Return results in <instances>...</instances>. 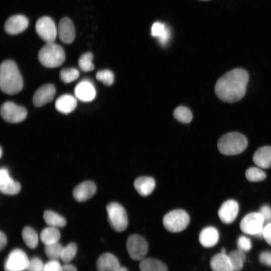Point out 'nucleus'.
<instances>
[{
    "label": "nucleus",
    "instance_id": "9",
    "mask_svg": "<svg viewBox=\"0 0 271 271\" xmlns=\"http://www.w3.org/2000/svg\"><path fill=\"white\" fill-rule=\"evenodd\" d=\"M35 29L38 36L46 43L54 42L58 35L55 23L49 17L39 18L36 23Z\"/></svg>",
    "mask_w": 271,
    "mask_h": 271
},
{
    "label": "nucleus",
    "instance_id": "35",
    "mask_svg": "<svg viewBox=\"0 0 271 271\" xmlns=\"http://www.w3.org/2000/svg\"><path fill=\"white\" fill-rule=\"evenodd\" d=\"M77 251V247L75 243L71 242L63 247L61 259L64 263H69L75 257Z\"/></svg>",
    "mask_w": 271,
    "mask_h": 271
},
{
    "label": "nucleus",
    "instance_id": "5",
    "mask_svg": "<svg viewBox=\"0 0 271 271\" xmlns=\"http://www.w3.org/2000/svg\"><path fill=\"white\" fill-rule=\"evenodd\" d=\"M108 221L112 228L116 231L125 230L128 225L126 211L121 205L117 202H111L106 206Z\"/></svg>",
    "mask_w": 271,
    "mask_h": 271
},
{
    "label": "nucleus",
    "instance_id": "1",
    "mask_svg": "<svg viewBox=\"0 0 271 271\" xmlns=\"http://www.w3.org/2000/svg\"><path fill=\"white\" fill-rule=\"evenodd\" d=\"M248 80V74L245 70L232 69L218 79L215 86V94L224 102H237L244 96Z\"/></svg>",
    "mask_w": 271,
    "mask_h": 271
},
{
    "label": "nucleus",
    "instance_id": "21",
    "mask_svg": "<svg viewBox=\"0 0 271 271\" xmlns=\"http://www.w3.org/2000/svg\"><path fill=\"white\" fill-rule=\"evenodd\" d=\"M213 271H234L228 255L220 252L213 256L210 262Z\"/></svg>",
    "mask_w": 271,
    "mask_h": 271
},
{
    "label": "nucleus",
    "instance_id": "18",
    "mask_svg": "<svg viewBox=\"0 0 271 271\" xmlns=\"http://www.w3.org/2000/svg\"><path fill=\"white\" fill-rule=\"evenodd\" d=\"M96 191L95 184L92 181H86L79 184L74 189L73 196L76 201L84 202L91 198Z\"/></svg>",
    "mask_w": 271,
    "mask_h": 271
},
{
    "label": "nucleus",
    "instance_id": "10",
    "mask_svg": "<svg viewBox=\"0 0 271 271\" xmlns=\"http://www.w3.org/2000/svg\"><path fill=\"white\" fill-rule=\"evenodd\" d=\"M1 114L2 118L7 122L19 123L26 118L27 111L23 106L13 102L7 101L1 106Z\"/></svg>",
    "mask_w": 271,
    "mask_h": 271
},
{
    "label": "nucleus",
    "instance_id": "29",
    "mask_svg": "<svg viewBox=\"0 0 271 271\" xmlns=\"http://www.w3.org/2000/svg\"><path fill=\"white\" fill-rule=\"evenodd\" d=\"M23 239L26 245L31 249L35 248L38 243V235L32 228L26 226L23 229Z\"/></svg>",
    "mask_w": 271,
    "mask_h": 271
},
{
    "label": "nucleus",
    "instance_id": "12",
    "mask_svg": "<svg viewBox=\"0 0 271 271\" xmlns=\"http://www.w3.org/2000/svg\"><path fill=\"white\" fill-rule=\"evenodd\" d=\"M28 18L22 15L10 17L5 24V30L10 35H17L24 32L29 26Z\"/></svg>",
    "mask_w": 271,
    "mask_h": 271
},
{
    "label": "nucleus",
    "instance_id": "17",
    "mask_svg": "<svg viewBox=\"0 0 271 271\" xmlns=\"http://www.w3.org/2000/svg\"><path fill=\"white\" fill-rule=\"evenodd\" d=\"M75 97L80 101L89 102L96 96V90L93 84L88 80H83L75 86Z\"/></svg>",
    "mask_w": 271,
    "mask_h": 271
},
{
    "label": "nucleus",
    "instance_id": "14",
    "mask_svg": "<svg viewBox=\"0 0 271 271\" xmlns=\"http://www.w3.org/2000/svg\"><path fill=\"white\" fill-rule=\"evenodd\" d=\"M0 190L7 195H16L21 190V185L10 177L9 171L5 168L0 170Z\"/></svg>",
    "mask_w": 271,
    "mask_h": 271
},
{
    "label": "nucleus",
    "instance_id": "46",
    "mask_svg": "<svg viewBox=\"0 0 271 271\" xmlns=\"http://www.w3.org/2000/svg\"><path fill=\"white\" fill-rule=\"evenodd\" d=\"M118 271H128V269L123 266H121Z\"/></svg>",
    "mask_w": 271,
    "mask_h": 271
},
{
    "label": "nucleus",
    "instance_id": "48",
    "mask_svg": "<svg viewBox=\"0 0 271 271\" xmlns=\"http://www.w3.org/2000/svg\"><path fill=\"white\" fill-rule=\"evenodd\" d=\"M202 1H209V0H202Z\"/></svg>",
    "mask_w": 271,
    "mask_h": 271
},
{
    "label": "nucleus",
    "instance_id": "7",
    "mask_svg": "<svg viewBox=\"0 0 271 271\" xmlns=\"http://www.w3.org/2000/svg\"><path fill=\"white\" fill-rule=\"evenodd\" d=\"M263 217L259 212H252L246 215L240 222L241 231L257 237H263L264 227Z\"/></svg>",
    "mask_w": 271,
    "mask_h": 271
},
{
    "label": "nucleus",
    "instance_id": "6",
    "mask_svg": "<svg viewBox=\"0 0 271 271\" xmlns=\"http://www.w3.org/2000/svg\"><path fill=\"white\" fill-rule=\"evenodd\" d=\"M190 217L184 210L176 209L166 214L163 217L165 228L171 232H179L184 230L189 225Z\"/></svg>",
    "mask_w": 271,
    "mask_h": 271
},
{
    "label": "nucleus",
    "instance_id": "47",
    "mask_svg": "<svg viewBox=\"0 0 271 271\" xmlns=\"http://www.w3.org/2000/svg\"><path fill=\"white\" fill-rule=\"evenodd\" d=\"M0 150H1L0 156H1V157H2V154H3L2 148H1Z\"/></svg>",
    "mask_w": 271,
    "mask_h": 271
},
{
    "label": "nucleus",
    "instance_id": "43",
    "mask_svg": "<svg viewBox=\"0 0 271 271\" xmlns=\"http://www.w3.org/2000/svg\"><path fill=\"white\" fill-rule=\"evenodd\" d=\"M263 237L271 245V222L264 225Z\"/></svg>",
    "mask_w": 271,
    "mask_h": 271
},
{
    "label": "nucleus",
    "instance_id": "44",
    "mask_svg": "<svg viewBox=\"0 0 271 271\" xmlns=\"http://www.w3.org/2000/svg\"><path fill=\"white\" fill-rule=\"evenodd\" d=\"M7 244V237L5 234L1 231L0 232V249L2 250Z\"/></svg>",
    "mask_w": 271,
    "mask_h": 271
},
{
    "label": "nucleus",
    "instance_id": "8",
    "mask_svg": "<svg viewBox=\"0 0 271 271\" xmlns=\"http://www.w3.org/2000/svg\"><path fill=\"white\" fill-rule=\"evenodd\" d=\"M126 249L132 259L142 260L145 258L148 252V244L147 240L142 236L132 234L127 239Z\"/></svg>",
    "mask_w": 271,
    "mask_h": 271
},
{
    "label": "nucleus",
    "instance_id": "16",
    "mask_svg": "<svg viewBox=\"0 0 271 271\" xmlns=\"http://www.w3.org/2000/svg\"><path fill=\"white\" fill-rule=\"evenodd\" d=\"M238 210V203L234 200H228L221 205L218 210V214L223 223L229 224L235 219Z\"/></svg>",
    "mask_w": 271,
    "mask_h": 271
},
{
    "label": "nucleus",
    "instance_id": "26",
    "mask_svg": "<svg viewBox=\"0 0 271 271\" xmlns=\"http://www.w3.org/2000/svg\"><path fill=\"white\" fill-rule=\"evenodd\" d=\"M141 271H168L166 265L155 258H144L139 264Z\"/></svg>",
    "mask_w": 271,
    "mask_h": 271
},
{
    "label": "nucleus",
    "instance_id": "32",
    "mask_svg": "<svg viewBox=\"0 0 271 271\" xmlns=\"http://www.w3.org/2000/svg\"><path fill=\"white\" fill-rule=\"evenodd\" d=\"M63 246L58 242L45 246V251L50 260H58L61 258Z\"/></svg>",
    "mask_w": 271,
    "mask_h": 271
},
{
    "label": "nucleus",
    "instance_id": "4",
    "mask_svg": "<svg viewBox=\"0 0 271 271\" xmlns=\"http://www.w3.org/2000/svg\"><path fill=\"white\" fill-rule=\"evenodd\" d=\"M38 58L40 63L44 66L54 68L63 63L65 54L60 45L54 42L46 43L39 50Z\"/></svg>",
    "mask_w": 271,
    "mask_h": 271
},
{
    "label": "nucleus",
    "instance_id": "39",
    "mask_svg": "<svg viewBox=\"0 0 271 271\" xmlns=\"http://www.w3.org/2000/svg\"><path fill=\"white\" fill-rule=\"evenodd\" d=\"M27 271H44V264L39 258L33 257L30 260Z\"/></svg>",
    "mask_w": 271,
    "mask_h": 271
},
{
    "label": "nucleus",
    "instance_id": "42",
    "mask_svg": "<svg viewBox=\"0 0 271 271\" xmlns=\"http://www.w3.org/2000/svg\"><path fill=\"white\" fill-rule=\"evenodd\" d=\"M259 260L262 264L271 266V251L262 252L259 256Z\"/></svg>",
    "mask_w": 271,
    "mask_h": 271
},
{
    "label": "nucleus",
    "instance_id": "45",
    "mask_svg": "<svg viewBox=\"0 0 271 271\" xmlns=\"http://www.w3.org/2000/svg\"><path fill=\"white\" fill-rule=\"evenodd\" d=\"M62 271H77V270L73 264L66 263L62 265Z\"/></svg>",
    "mask_w": 271,
    "mask_h": 271
},
{
    "label": "nucleus",
    "instance_id": "27",
    "mask_svg": "<svg viewBox=\"0 0 271 271\" xmlns=\"http://www.w3.org/2000/svg\"><path fill=\"white\" fill-rule=\"evenodd\" d=\"M60 236L59 230L56 227L52 226L44 228L40 234L41 241L45 245L58 242Z\"/></svg>",
    "mask_w": 271,
    "mask_h": 271
},
{
    "label": "nucleus",
    "instance_id": "28",
    "mask_svg": "<svg viewBox=\"0 0 271 271\" xmlns=\"http://www.w3.org/2000/svg\"><path fill=\"white\" fill-rule=\"evenodd\" d=\"M43 218L49 226L63 227L66 224V221L63 216L51 210L45 211Z\"/></svg>",
    "mask_w": 271,
    "mask_h": 271
},
{
    "label": "nucleus",
    "instance_id": "20",
    "mask_svg": "<svg viewBox=\"0 0 271 271\" xmlns=\"http://www.w3.org/2000/svg\"><path fill=\"white\" fill-rule=\"evenodd\" d=\"M133 186L136 190L140 195L147 196L154 191L156 183L153 178L143 176L138 177L134 180Z\"/></svg>",
    "mask_w": 271,
    "mask_h": 271
},
{
    "label": "nucleus",
    "instance_id": "40",
    "mask_svg": "<svg viewBox=\"0 0 271 271\" xmlns=\"http://www.w3.org/2000/svg\"><path fill=\"white\" fill-rule=\"evenodd\" d=\"M44 271H62V265L58 260H50L44 264Z\"/></svg>",
    "mask_w": 271,
    "mask_h": 271
},
{
    "label": "nucleus",
    "instance_id": "11",
    "mask_svg": "<svg viewBox=\"0 0 271 271\" xmlns=\"http://www.w3.org/2000/svg\"><path fill=\"white\" fill-rule=\"evenodd\" d=\"M30 263L26 253L20 249H15L9 254L4 264L5 271L27 270Z\"/></svg>",
    "mask_w": 271,
    "mask_h": 271
},
{
    "label": "nucleus",
    "instance_id": "37",
    "mask_svg": "<svg viewBox=\"0 0 271 271\" xmlns=\"http://www.w3.org/2000/svg\"><path fill=\"white\" fill-rule=\"evenodd\" d=\"M96 77L98 81H101L107 86L111 85L114 79L113 72L109 70H103L97 72Z\"/></svg>",
    "mask_w": 271,
    "mask_h": 271
},
{
    "label": "nucleus",
    "instance_id": "38",
    "mask_svg": "<svg viewBox=\"0 0 271 271\" xmlns=\"http://www.w3.org/2000/svg\"><path fill=\"white\" fill-rule=\"evenodd\" d=\"M237 246L239 250L244 252L249 251L251 248L252 244L249 238L245 236H240L237 239Z\"/></svg>",
    "mask_w": 271,
    "mask_h": 271
},
{
    "label": "nucleus",
    "instance_id": "30",
    "mask_svg": "<svg viewBox=\"0 0 271 271\" xmlns=\"http://www.w3.org/2000/svg\"><path fill=\"white\" fill-rule=\"evenodd\" d=\"M234 271L241 270L245 260V255L243 252L234 250L228 255Z\"/></svg>",
    "mask_w": 271,
    "mask_h": 271
},
{
    "label": "nucleus",
    "instance_id": "25",
    "mask_svg": "<svg viewBox=\"0 0 271 271\" xmlns=\"http://www.w3.org/2000/svg\"><path fill=\"white\" fill-rule=\"evenodd\" d=\"M151 35L158 39L160 43L165 45L168 42L170 38V32L165 25L161 22H157L154 23L151 28Z\"/></svg>",
    "mask_w": 271,
    "mask_h": 271
},
{
    "label": "nucleus",
    "instance_id": "19",
    "mask_svg": "<svg viewBox=\"0 0 271 271\" xmlns=\"http://www.w3.org/2000/svg\"><path fill=\"white\" fill-rule=\"evenodd\" d=\"M121 266L117 257L110 253L102 254L96 261L98 271H118Z\"/></svg>",
    "mask_w": 271,
    "mask_h": 271
},
{
    "label": "nucleus",
    "instance_id": "2",
    "mask_svg": "<svg viewBox=\"0 0 271 271\" xmlns=\"http://www.w3.org/2000/svg\"><path fill=\"white\" fill-rule=\"evenodd\" d=\"M23 80L16 63L12 60L3 62L0 67V88L8 94H16L21 91Z\"/></svg>",
    "mask_w": 271,
    "mask_h": 271
},
{
    "label": "nucleus",
    "instance_id": "31",
    "mask_svg": "<svg viewBox=\"0 0 271 271\" xmlns=\"http://www.w3.org/2000/svg\"><path fill=\"white\" fill-rule=\"evenodd\" d=\"M93 56L92 53L88 52L83 54L78 59V66L83 72H89L94 70L92 62Z\"/></svg>",
    "mask_w": 271,
    "mask_h": 271
},
{
    "label": "nucleus",
    "instance_id": "24",
    "mask_svg": "<svg viewBox=\"0 0 271 271\" xmlns=\"http://www.w3.org/2000/svg\"><path fill=\"white\" fill-rule=\"evenodd\" d=\"M56 109L61 113L68 114L72 112L77 106L76 98L70 94H64L55 101Z\"/></svg>",
    "mask_w": 271,
    "mask_h": 271
},
{
    "label": "nucleus",
    "instance_id": "15",
    "mask_svg": "<svg viewBox=\"0 0 271 271\" xmlns=\"http://www.w3.org/2000/svg\"><path fill=\"white\" fill-rule=\"evenodd\" d=\"M56 93L55 86L52 84H47L39 88L35 92L33 102L35 106L41 107L51 101Z\"/></svg>",
    "mask_w": 271,
    "mask_h": 271
},
{
    "label": "nucleus",
    "instance_id": "36",
    "mask_svg": "<svg viewBox=\"0 0 271 271\" xmlns=\"http://www.w3.org/2000/svg\"><path fill=\"white\" fill-rule=\"evenodd\" d=\"M247 179L252 182H258L266 178V174L260 169L257 167L248 168L245 172Z\"/></svg>",
    "mask_w": 271,
    "mask_h": 271
},
{
    "label": "nucleus",
    "instance_id": "34",
    "mask_svg": "<svg viewBox=\"0 0 271 271\" xmlns=\"http://www.w3.org/2000/svg\"><path fill=\"white\" fill-rule=\"evenodd\" d=\"M79 76V71L75 68L62 69L60 72V78L65 83H69L76 80Z\"/></svg>",
    "mask_w": 271,
    "mask_h": 271
},
{
    "label": "nucleus",
    "instance_id": "33",
    "mask_svg": "<svg viewBox=\"0 0 271 271\" xmlns=\"http://www.w3.org/2000/svg\"><path fill=\"white\" fill-rule=\"evenodd\" d=\"M173 115L177 120L182 123H189L192 119L191 110L185 106L177 107L174 111Z\"/></svg>",
    "mask_w": 271,
    "mask_h": 271
},
{
    "label": "nucleus",
    "instance_id": "23",
    "mask_svg": "<svg viewBox=\"0 0 271 271\" xmlns=\"http://www.w3.org/2000/svg\"><path fill=\"white\" fill-rule=\"evenodd\" d=\"M219 233L216 228L212 226L203 229L200 233L199 240L200 244L205 247L214 246L218 241Z\"/></svg>",
    "mask_w": 271,
    "mask_h": 271
},
{
    "label": "nucleus",
    "instance_id": "13",
    "mask_svg": "<svg viewBox=\"0 0 271 271\" xmlns=\"http://www.w3.org/2000/svg\"><path fill=\"white\" fill-rule=\"evenodd\" d=\"M58 35L60 40L64 43H72L75 38V29L70 19L67 17L62 18L57 27Z\"/></svg>",
    "mask_w": 271,
    "mask_h": 271
},
{
    "label": "nucleus",
    "instance_id": "41",
    "mask_svg": "<svg viewBox=\"0 0 271 271\" xmlns=\"http://www.w3.org/2000/svg\"><path fill=\"white\" fill-rule=\"evenodd\" d=\"M259 213L263 217L265 225L271 222V208L269 206L267 205L262 206L260 208Z\"/></svg>",
    "mask_w": 271,
    "mask_h": 271
},
{
    "label": "nucleus",
    "instance_id": "22",
    "mask_svg": "<svg viewBox=\"0 0 271 271\" xmlns=\"http://www.w3.org/2000/svg\"><path fill=\"white\" fill-rule=\"evenodd\" d=\"M253 162L260 168L267 169L271 168V147L263 146L254 153Z\"/></svg>",
    "mask_w": 271,
    "mask_h": 271
},
{
    "label": "nucleus",
    "instance_id": "3",
    "mask_svg": "<svg viewBox=\"0 0 271 271\" xmlns=\"http://www.w3.org/2000/svg\"><path fill=\"white\" fill-rule=\"evenodd\" d=\"M247 145V140L243 134L238 132H230L219 138L217 148L223 155H235L243 152Z\"/></svg>",
    "mask_w": 271,
    "mask_h": 271
}]
</instances>
